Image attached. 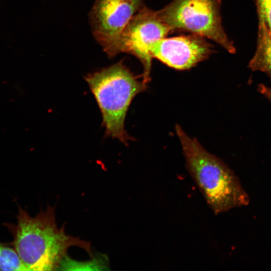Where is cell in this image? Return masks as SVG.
<instances>
[{
  "label": "cell",
  "mask_w": 271,
  "mask_h": 271,
  "mask_svg": "<svg viewBox=\"0 0 271 271\" xmlns=\"http://www.w3.org/2000/svg\"><path fill=\"white\" fill-rule=\"evenodd\" d=\"M55 209L48 206L46 211L32 217L19 206L17 224H8L14 236V248L29 270L58 269L67 249L73 246L93 257L89 242L66 234L64 225L58 228Z\"/></svg>",
  "instance_id": "obj_1"
},
{
  "label": "cell",
  "mask_w": 271,
  "mask_h": 271,
  "mask_svg": "<svg viewBox=\"0 0 271 271\" xmlns=\"http://www.w3.org/2000/svg\"><path fill=\"white\" fill-rule=\"evenodd\" d=\"M187 169L216 215L246 205L249 199L231 170L176 124Z\"/></svg>",
  "instance_id": "obj_2"
},
{
  "label": "cell",
  "mask_w": 271,
  "mask_h": 271,
  "mask_svg": "<svg viewBox=\"0 0 271 271\" xmlns=\"http://www.w3.org/2000/svg\"><path fill=\"white\" fill-rule=\"evenodd\" d=\"M84 79L100 110L105 136L127 145L133 140L124 129L125 116L134 97L147 89L122 61L88 74Z\"/></svg>",
  "instance_id": "obj_3"
},
{
  "label": "cell",
  "mask_w": 271,
  "mask_h": 271,
  "mask_svg": "<svg viewBox=\"0 0 271 271\" xmlns=\"http://www.w3.org/2000/svg\"><path fill=\"white\" fill-rule=\"evenodd\" d=\"M220 9V0H173L156 12L171 31H185L198 35L234 54L236 48L223 27Z\"/></svg>",
  "instance_id": "obj_4"
},
{
  "label": "cell",
  "mask_w": 271,
  "mask_h": 271,
  "mask_svg": "<svg viewBox=\"0 0 271 271\" xmlns=\"http://www.w3.org/2000/svg\"><path fill=\"white\" fill-rule=\"evenodd\" d=\"M143 7L141 0H96L89 15L92 34L109 57L119 53L123 31Z\"/></svg>",
  "instance_id": "obj_5"
},
{
  "label": "cell",
  "mask_w": 271,
  "mask_h": 271,
  "mask_svg": "<svg viewBox=\"0 0 271 271\" xmlns=\"http://www.w3.org/2000/svg\"><path fill=\"white\" fill-rule=\"evenodd\" d=\"M170 31L156 11L143 7L132 17L121 34L118 53L133 55L140 61L144 69L143 80L146 84L150 81L153 59L150 47L154 43L165 38Z\"/></svg>",
  "instance_id": "obj_6"
},
{
  "label": "cell",
  "mask_w": 271,
  "mask_h": 271,
  "mask_svg": "<svg viewBox=\"0 0 271 271\" xmlns=\"http://www.w3.org/2000/svg\"><path fill=\"white\" fill-rule=\"evenodd\" d=\"M149 51L153 58L169 67L186 70L208 58L214 52V49L206 38L192 34L162 38L152 44Z\"/></svg>",
  "instance_id": "obj_7"
},
{
  "label": "cell",
  "mask_w": 271,
  "mask_h": 271,
  "mask_svg": "<svg viewBox=\"0 0 271 271\" xmlns=\"http://www.w3.org/2000/svg\"><path fill=\"white\" fill-rule=\"evenodd\" d=\"M248 67L252 71L263 72L271 80V31L260 23H258L255 51Z\"/></svg>",
  "instance_id": "obj_8"
},
{
  "label": "cell",
  "mask_w": 271,
  "mask_h": 271,
  "mask_svg": "<svg viewBox=\"0 0 271 271\" xmlns=\"http://www.w3.org/2000/svg\"><path fill=\"white\" fill-rule=\"evenodd\" d=\"M0 270L28 271L29 269L15 248L0 243Z\"/></svg>",
  "instance_id": "obj_9"
},
{
  "label": "cell",
  "mask_w": 271,
  "mask_h": 271,
  "mask_svg": "<svg viewBox=\"0 0 271 271\" xmlns=\"http://www.w3.org/2000/svg\"><path fill=\"white\" fill-rule=\"evenodd\" d=\"M93 259L92 260H89L86 262H78L69 258L67 255L62 260L59 267H65L64 269L67 270H101L99 267H101L102 269H104L103 267L106 268V265L102 264L101 263H98V259Z\"/></svg>",
  "instance_id": "obj_10"
},
{
  "label": "cell",
  "mask_w": 271,
  "mask_h": 271,
  "mask_svg": "<svg viewBox=\"0 0 271 271\" xmlns=\"http://www.w3.org/2000/svg\"><path fill=\"white\" fill-rule=\"evenodd\" d=\"M258 23L271 31V0H254Z\"/></svg>",
  "instance_id": "obj_11"
},
{
  "label": "cell",
  "mask_w": 271,
  "mask_h": 271,
  "mask_svg": "<svg viewBox=\"0 0 271 271\" xmlns=\"http://www.w3.org/2000/svg\"><path fill=\"white\" fill-rule=\"evenodd\" d=\"M258 90L271 103V87L264 84H259L258 86Z\"/></svg>",
  "instance_id": "obj_12"
}]
</instances>
